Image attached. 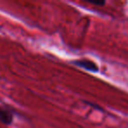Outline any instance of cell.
I'll return each instance as SVG.
<instances>
[{"label":"cell","mask_w":128,"mask_h":128,"mask_svg":"<svg viewBox=\"0 0 128 128\" xmlns=\"http://www.w3.org/2000/svg\"><path fill=\"white\" fill-rule=\"evenodd\" d=\"M13 120V112L9 106H0V121L6 124H10Z\"/></svg>","instance_id":"1"},{"label":"cell","mask_w":128,"mask_h":128,"mask_svg":"<svg viewBox=\"0 0 128 128\" xmlns=\"http://www.w3.org/2000/svg\"><path fill=\"white\" fill-rule=\"evenodd\" d=\"M74 64H76V66H79L82 68H85V70H89V71H93L96 72L98 70V67L96 66V64L94 62H91V60H77L74 62Z\"/></svg>","instance_id":"2"},{"label":"cell","mask_w":128,"mask_h":128,"mask_svg":"<svg viewBox=\"0 0 128 128\" xmlns=\"http://www.w3.org/2000/svg\"><path fill=\"white\" fill-rule=\"evenodd\" d=\"M88 3H90L92 4H96V6H104L105 4L104 1H88Z\"/></svg>","instance_id":"3"}]
</instances>
